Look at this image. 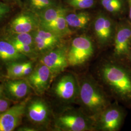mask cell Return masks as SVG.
<instances>
[{
  "label": "cell",
  "mask_w": 131,
  "mask_h": 131,
  "mask_svg": "<svg viewBox=\"0 0 131 131\" xmlns=\"http://www.w3.org/2000/svg\"><path fill=\"white\" fill-rule=\"evenodd\" d=\"M100 83L116 101L131 108V65L113 56L101 61L97 70Z\"/></svg>",
  "instance_id": "6da1fadb"
},
{
  "label": "cell",
  "mask_w": 131,
  "mask_h": 131,
  "mask_svg": "<svg viewBox=\"0 0 131 131\" xmlns=\"http://www.w3.org/2000/svg\"><path fill=\"white\" fill-rule=\"evenodd\" d=\"M77 77L79 83L77 104L87 116L95 120L111 103L109 96L102 85L91 75Z\"/></svg>",
  "instance_id": "7a4b0ae2"
},
{
  "label": "cell",
  "mask_w": 131,
  "mask_h": 131,
  "mask_svg": "<svg viewBox=\"0 0 131 131\" xmlns=\"http://www.w3.org/2000/svg\"><path fill=\"white\" fill-rule=\"evenodd\" d=\"M58 129L65 131H91L95 130V121L87 116L80 108L67 106L57 118Z\"/></svg>",
  "instance_id": "3957f363"
},
{
  "label": "cell",
  "mask_w": 131,
  "mask_h": 131,
  "mask_svg": "<svg viewBox=\"0 0 131 131\" xmlns=\"http://www.w3.org/2000/svg\"><path fill=\"white\" fill-rule=\"evenodd\" d=\"M95 47L91 38L81 35L74 38L68 46L67 57L69 66L85 64L93 56Z\"/></svg>",
  "instance_id": "277c9868"
},
{
  "label": "cell",
  "mask_w": 131,
  "mask_h": 131,
  "mask_svg": "<svg viewBox=\"0 0 131 131\" xmlns=\"http://www.w3.org/2000/svg\"><path fill=\"white\" fill-rule=\"evenodd\" d=\"M126 117L124 108L117 101L111 103L95 118V130L118 131L122 127Z\"/></svg>",
  "instance_id": "5b68a950"
},
{
  "label": "cell",
  "mask_w": 131,
  "mask_h": 131,
  "mask_svg": "<svg viewBox=\"0 0 131 131\" xmlns=\"http://www.w3.org/2000/svg\"><path fill=\"white\" fill-rule=\"evenodd\" d=\"M117 22L107 15L100 13L92 23V29L95 40L100 48L113 44Z\"/></svg>",
  "instance_id": "8992f818"
},
{
  "label": "cell",
  "mask_w": 131,
  "mask_h": 131,
  "mask_svg": "<svg viewBox=\"0 0 131 131\" xmlns=\"http://www.w3.org/2000/svg\"><path fill=\"white\" fill-rule=\"evenodd\" d=\"M56 97L67 106L77 103L79 94V83L76 75L71 72L62 74L53 87Z\"/></svg>",
  "instance_id": "52a82bcc"
},
{
  "label": "cell",
  "mask_w": 131,
  "mask_h": 131,
  "mask_svg": "<svg viewBox=\"0 0 131 131\" xmlns=\"http://www.w3.org/2000/svg\"><path fill=\"white\" fill-rule=\"evenodd\" d=\"M113 45V56L127 61L131 49V23L128 18L120 19L117 22Z\"/></svg>",
  "instance_id": "ba28073f"
},
{
  "label": "cell",
  "mask_w": 131,
  "mask_h": 131,
  "mask_svg": "<svg viewBox=\"0 0 131 131\" xmlns=\"http://www.w3.org/2000/svg\"><path fill=\"white\" fill-rule=\"evenodd\" d=\"M69 45L62 44L42 54L40 63L46 66L53 77L61 74L69 66L67 52Z\"/></svg>",
  "instance_id": "9c48e42d"
},
{
  "label": "cell",
  "mask_w": 131,
  "mask_h": 131,
  "mask_svg": "<svg viewBox=\"0 0 131 131\" xmlns=\"http://www.w3.org/2000/svg\"><path fill=\"white\" fill-rule=\"evenodd\" d=\"M31 33L35 48L38 54H43L64 43V38L40 27Z\"/></svg>",
  "instance_id": "30bf717a"
},
{
  "label": "cell",
  "mask_w": 131,
  "mask_h": 131,
  "mask_svg": "<svg viewBox=\"0 0 131 131\" xmlns=\"http://www.w3.org/2000/svg\"><path fill=\"white\" fill-rule=\"evenodd\" d=\"M40 26L38 15L29 10L16 16L10 24L11 33H31Z\"/></svg>",
  "instance_id": "8fae6325"
},
{
  "label": "cell",
  "mask_w": 131,
  "mask_h": 131,
  "mask_svg": "<svg viewBox=\"0 0 131 131\" xmlns=\"http://www.w3.org/2000/svg\"><path fill=\"white\" fill-rule=\"evenodd\" d=\"M53 78L48 67L40 63L29 75L28 81L37 93L42 94L48 89Z\"/></svg>",
  "instance_id": "7c38bea8"
},
{
  "label": "cell",
  "mask_w": 131,
  "mask_h": 131,
  "mask_svg": "<svg viewBox=\"0 0 131 131\" xmlns=\"http://www.w3.org/2000/svg\"><path fill=\"white\" fill-rule=\"evenodd\" d=\"M26 102L18 103L0 115V131H12L18 126L25 112Z\"/></svg>",
  "instance_id": "4fadbf2b"
},
{
  "label": "cell",
  "mask_w": 131,
  "mask_h": 131,
  "mask_svg": "<svg viewBox=\"0 0 131 131\" xmlns=\"http://www.w3.org/2000/svg\"><path fill=\"white\" fill-rule=\"evenodd\" d=\"M50 109L47 103L42 99L32 102L28 107V116L33 122L39 124L47 123L50 116Z\"/></svg>",
  "instance_id": "5bb4252c"
},
{
  "label": "cell",
  "mask_w": 131,
  "mask_h": 131,
  "mask_svg": "<svg viewBox=\"0 0 131 131\" xmlns=\"http://www.w3.org/2000/svg\"><path fill=\"white\" fill-rule=\"evenodd\" d=\"M69 12L61 14L50 22L40 24L39 27L56 34L62 38L70 36L73 32L69 28L66 20V16Z\"/></svg>",
  "instance_id": "9a60e30c"
},
{
  "label": "cell",
  "mask_w": 131,
  "mask_h": 131,
  "mask_svg": "<svg viewBox=\"0 0 131 131\" xmlns=\"http://www.w3.org/2000/svg\"><path fill=\"white\" fill-rule=\"evenodd\" d=\"M66 20L69 28L73 30H84L88 28L91 20L89 13L84 11L74 13L69 12L66 16Z\"/></svg>",
  "instance_id": "2e32d148"
},
{
  "label": "cell",
  "mask_w": 131,
  "mask_h": 131,
  "mask_svg": "<svg viewBox=\"0 0 131 131\" xmlns=\"http://www.w3.org/2000/svg\"><path fill=\"white\" fill-rule=\"evenodd\" d=\"M103 8L114 16L124 18L123 15L128 11L127 0H100Z\"/></svg>",
  "instance_id": "e0dca14e"
},
{
  "label": "cell",
  "mask_w": 131,
  "mask_h": 131,
  "mask_svg": "<svg viewBox=\"0 0 131 131\" xmlns=\"http://www.w3.org/2000/svg\"><path fill=\"white\" fill-rule=\"evenodd\" d=\"M25 58L19 52L14 45L8 40H0V59L6 62H14Z\"/></svg>",
  "instance_id": "ac0fdd59"
},
{
  "label": "cell",
  "mask_w": 131,
  "mask_h": 131,
  "mask_svg": "<svg viewBox=\"0 0 131 131\" xmlns=\"http://www.w3.org/2000/svg\"><path fill=\"white\" fill-rule=\"evenodd\" d=\"M6 88L9 93L16 98H23L28 93L29 85L23 80H13L8 82Z\"/></svg>",
  "instance_id": "d6986e66"
},
{
  "label": "cell",
  "mask_w": 131,
  "mask_h": 131,
  "mask_svg": "<svg viewBox=\"0 0 131 131\" xmlns=\"http://www.w3.org/2000/svg\"><path fill=\"white\" fill-rule=\"evenodd\" d=\"M29 10L37 14L58 5L55 0H27Z\"/></svg>",
  "instance_id": "ffe728a7"
},
{
  "label": "cell",
  "mask_w": 131,
  "mask_h": 131,
  "mask_svg": "<svg viewBox=\"0 0 131 131\" xmlns=\"http://www.w3.org/2000/svg\"><path fill=\"white\" fill-rule=\"evenodd\" d=\"M7 40L9 41L18 42L24 44L34 46V42L32 33H11Z\"/></svg>",
  "instance_id": "44dd1931"
},
{
  "label": "cell",
  "mask_w": 131,
  "mask_h": 131,
  "mask_svg": "<svg viewBox=\"0 0 131 131\" xmlns=\"http://www.w3.org/2000/svg\"><path fill=\"white\" fill-rule=\"evenodd\" d=\"M67 3L75 9L91 8L95 4V0H66Z\"/></svg>",
  "instance_id": "7402d4cb"
},
{
  "label": "cell",
  "mask_w": 131,
  "mask_h": 131,
  "mask_svg": "<svg viewBox=\"0 0 131 131\" xmlns=\"http://www.w3.org/2000/svg\"><path fill=\"white\" fill-rule=\"evenodd\" d=\"M27 62L12 63L7 69V75L11 78H19L20 75L24 70Z\"/></svg>",
  "instance_id": "603a6c76"
},
{
  "label": "cell",
  "mask_w": 131,
  "mask_h": 131,
  "mask_svg": "<svg viewBox=\"0 0 131 131\" xmlns=\"http://www.w3.org/2000/svg\"><path fill=\"white\" fill-rule=\"evenodd\" d=\"M13 45L16 50L20 53L23 54L24 55H32L36 56L38 54L36 50V49L34 46L24 44L22 43H19L18 42L9 41Z\"/></svg>",
  "instance_id": "cb8c5ba5"
},
{
  "label": "cell",
  "mask_w": 131,
  "mask_h": 131,
  "mask_svg": "<svg viewBox=\"0 0 131 131\" xmlns=\"http://www.w3.org/2000/svg\"><path fill=\"white\" fill-rule=\"evenodd\" d=\"M10 7L9 5L0 2V20L3 19L9 13Z\"/></svg>",
  "instance_id": "d4e9b609"
},
{
  "label": "cell",
  "mask_w": 131,
  "mask_h": 131,
  "mask_svg": "<svg viewBox=\"0 0 131 131\" xmlns=\"http://www.w3.org/2000/svg\"><path fill=\"white\" fill-rule=\"evenodd\" d=\"M33 63L31 62H28L24 70L21 72L19 78L29 75L33 71Z\"/></svg>",
  "instance_id": "484cf974"
},
{
  "label": "cell",
  "mask_w": 131,
  "mask_h": 131,
  "mask_svg": "<svg viewBox=\"0 0 131 131\" xmlns=\"http://www.w3.org/2000/svg\"><path fill=\"white\" fill-rule=\"evenodd\" d=\"M9 107V103L7 101L0 99V114H2L7 110Z\"/></svg>",
  "instance_id": "4316f807"
},
{
  "label": "cell",
  "mask_w": 131,
  "mask_h": 131,
  "mask_svg": "<svg viewBox=\"0 0 131 131\" xmlns=\"http://www.w3.org/2000/svg\"><path fill=\"white\" fill-rule=\"evenodd\" d=\"M128 5V19L131 23V0H127Z\"/></svg>",
  "instance_id": "83f0119b"
},
{
  "label": "cell",
  "mask_w": 131,
  "mask_h": 131,
  "mask_svg": "<svg viewBox=\"0 0 131 131\" xmlns=\"http://www.w3.org/2000/svg\"><path fill=\"white\" fill-rule=\"evenodd\" d=\"M127 61H128V62L131 65V50H130V53H129V55Z\"/></svg>",
  "instance_id": "f1b7e54d"
},
{
  "label": "cell",
  "mask_w": 131,
  "mask_h": 131,
  "mask_svg": "<svg viewBox=\"0 0 131 131\" xmlns=\"http://www.w3.org/2000/svg\"><path fill=\"white\" fill-rule=\"evenodd\" d=\"M9 1H12L16 2H19V3H20V0H9Z\"/></svg>",
  "instance_id": "f546056e"
},
{
  "label": "cell",
  "mask_w": 131,
  "mask_h": 131,
  "mask_svg": "<svg viewBox=\"0 0 131 131\" xmlns=\"http://www.w3.org/2000/svg\"><path fill=\"white\" fill-rule=\"evenodd\" d=\"M2 88H1V85H0V96H1V93H2Z\"/></svg>",
  "instance_id": "4dcf8cb0"
}]
</instances>
